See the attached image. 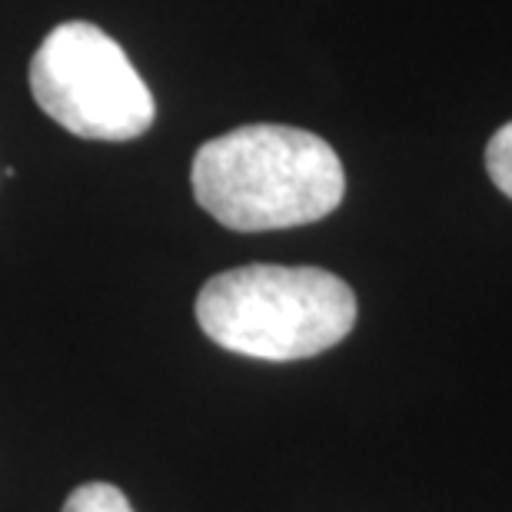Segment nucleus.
Here are the masks:
<instances>
[{
  "label": "nucleus",
  "instance_id": "f257e3e1",
  "mask_svg": "<svg viewBox=\"0 0 512 512\" xmlns=\"http://www.w3.org/2000/svg\"><path fill=\"white\" fill-rule=\"evenodd\" d=\"M193 197L237 233L316 223L343 203L346 173L323 137L300 127L253 124L203 143L190 170Z\"/></svg>",
  "mask_w": 512,
  "mask_h": 512
},
{
  "label": "nucleus",
  "instance_id": "39448f33",
  "mask_svg": "<svg viewBox=\"0 0 512 512\" xmlns=\"http://www.w3.org/2000/svg\"><path fill=\"white\" fill-rule=\"evenodd\" d=\"M486 170L499 190L512 200V124L499 127L486 147Z\"/></svg>",
  "mask_w": 512,
  "mask_h": 512
},
{
  "label": "nucleus",
  "instance_id": "20e7f679",
  "mask_svg": "<svg viewBox=\"0 0 512 512\" xmlns=\"http://www.w3.org/2000/svg\"><path fill=\"white\" fill-rule=\"evenodd\" d=\"M60 512H133L130 499L110 483H87L77 486L67 496V503Z\"/></svg>",
  "mask_w": 512,
  "mask_h": 512
},
{
  "label": "nucleus",
  "instance_id": "f03ea898",
  "mask_svg": "<svg viewBox=\"0 0 512 512\" xmlns=\"http://www.w3.org/2000/svg\"><path fill=\"white\" fill-rule=\"evenodd\" d=\"M197 323L230 353L273 363L306 360L353 333L356 293L320 266L250 263L203 283Z\"/></svg>",
  "mask_w": 512,
  "mask_h": 512
},
{
  "label": "nucleus",
  "instance_id": "7ed1b4c3",
  "mask_svg": "<svg viewBox=\"0 0 512 512\" xmlns=\"http://www.w3.org/2000/svg\"><path fill=\"white\" fill-rule=\"evenodd\" d=\"M30 94L60 127L84 140H133L157 104L124 47L87 20L54 27L30 60Z\"/></svg>",
  "mask_w": 512,
  "mask_h": 512
}]
</instances>
